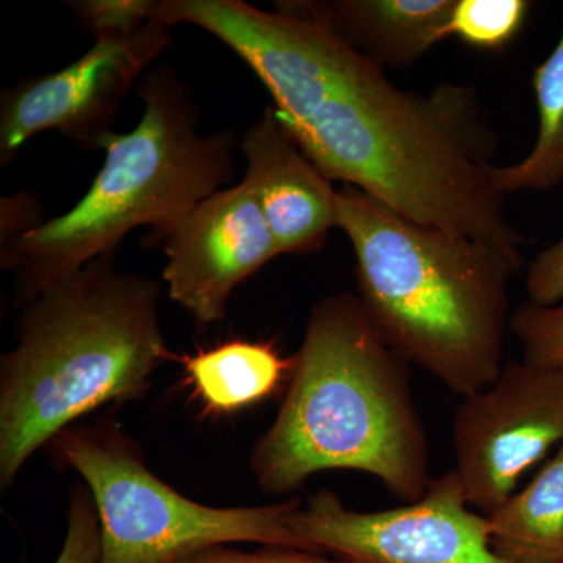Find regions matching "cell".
I'll return each mask as SVG.
<instances>
[{
  "label": "cell",
  "instance_id": "13",
  "mask_svg": "<svg viewBox=\"0 0 563 563\" xmlns=\"http://www.w3.org/2000/svg\"><path fill=\"white\" fill-rule=\"evenodd\" d=\"M490 544L507 563H563V444L523 490L487 515Z\"/></svg>",
  "mask_w": 563,
  "mask_h": 563
},
{
  "label": "cell",
  "instance_id": "11",
  "mask_svg": "<svg viewBox=\"0 0 563 563\" xmlns=\"http://www.w3.org/2000/svg\"><path fill=\"white\" fill-rule=\"evenodd\" d=\"M244 177L279 254H310L336 228L332 180L288 131L274 107L263 110L240 140Z\"/></svg>",
  "mask_w": 563,
  "mask_h": 563
},
{
  "label": "cell",
  "instance_id": "17",
  "mask_svg": "<svg viewBox=\"0 0 563 563\" xmlns=\"http://www.w3.org/2000/svg\"><path fill=\"white\" fill-rule=\"evenodd\" d=\"M509 331L523 347V362L540 368L563 369V303H523L510 317Z\"/></svg>",
  "mask_w": 563,
  "mask_h": 563
},
{
  "label": "cell",
  "instance_id": "22",
  "mask_svg": "<svg viewBox=\"0 0 563 563\" xmlns=\"http://www.w3.org/2000/svg\"><path fill=\"white\" fill-rule=\"evenodd\" d=\"M46 221L36 192L16 191L3 196L0 201V250L16 243Z\"/></svg>",
  "mask_w": 563,
  "mask_h": 563
},
{
  "label": "cell",
  "instance_id": "19",
  "mask_svg": "<svg viewBox=\"0 0 563 563\" xmlns=\"http://www.w3.org/2000/svg\"><path fill=\"white\" fill-rule=\"evenodd\" d=\"M102 532L90 488L77 483L70 488L68 526L60 554L54 563H101Z\"/></svg>",
  "mask_w": 563,
  "mask_h": 563
},
{
  "label": "cell",
  "instance_id": "8",
  "mask_svg": "<svg viewBox=\"0 0 563 563\" xmlns=\"http://www.w3.org/2000/svg\"><path fill=\"white\" fill-rule=\"evenodd\" d=\"M173 40V27L152 18L133 35L95 40L65 68L11 85L0 96V163L11 165L29 140L51 131L101 150L125 96Z\"/></svg>",
  "mask_w": 563,
  "mask_h": 563
},
{
  "label": "cell",
  "instance_id": "6",
  "mask_svg": "<svg viewBox=\"0 0 563 563\" xmlns=\"http://www.w3.org/2000/svg\"><path fill=\"white\" fill-rule=\"evenodd\" d=\"M49 446L90 488L101 521V563H176L220 543L309 550L291 531L299 499L257 507L192 501L151 472L118 422L70 426Z\"/></svg>",
  "mask_w": 563,
  "mask_h": 563
},
{
  "label": "cell",
  "instance_id": "14",
  "mask_svg": "<svg viewBox=\"0 0 563 563\" xmlns=\"http://www.w3.org/2000/svg\"><path fill=\"white\" fill-rule=\"evenodd\" d=\"M185 372L196 395L209 409L232 413L272 396L287 383L291 358H284L269 343L218 344L184 357Z\"/></svg>",
  "mask_w": 563,
  "mask_h": 563
},
{
  "label": "cell",
  "instance_id": "21",
  "mask_svg": "<svg viewBox=\"0 0 563 563\" xmlns=\"http://www.w3.org/2000/svg\"><path fill=\"white\" fill-rule=\"evenodd\" d=\"M529 301L539 306L563 302V239L540 252L526 274Z\"/></svg>",
  "mask_w": 563,
  "mask_h": 563
},
{
  "label": "cell",
  "instance_id": "5",
  "mask_svg": "<svg viewBox=\"0 0 563 563\" xmlns=\"http://www.w3.org/2000/svg\"><path fill=\"white\" fill-rule=\"evenodd\" d=\"M143 114L103 141L102 168L73 209L0 250L20 306L114 255L124 236L168 224L235 179V132H201L191 88L172 66H154L139 84Z\"/></svg>",
  "mask_w": 563,
  "mask_h": 563
},
{
  "label": "cell",
  "instance_id": "18",
  "mask_svg": "<svg viewBox=\"0 0 563 563\" xmlns=\"http://www.w3.org/2000/svg\"><path fill=\"white\" fill-rule=\"evenodd\" d=\"M157 0H73L69 10L95 40L129 36L152 20Z\"/></svg>",
  "mask_w": 563,
  "mask_h": 563
},
{
  "label": "cell",
  "instance_id": "7",
  "mask_svg": "<svg viewBox=\"0 0 563 563\" xmlns=\"http://www.w3.org/2000/svg\"><path fill=\"white\" fill-rule=\"evenodd\" d=\"M291 531L343 563H507L492 550L488 518L466 503L453 470L418 501L376 512L352 510L321 488L292 515Z\"/></svg>",
  "mask_w": 563,
  "mask_h": 563
},
{
  "label": "cell",
  "instance_id": "4",
  "mask_svg": "<svg viewBox=\"0 0 563 563\" xmlns=\"http://www.w3.org/2000/svg\"><path fill=\"white\" fill-rule=\"evenodd\" d=\"M162 295V282L122 272L106 255L22 306L16 343L0 361L2 490L80 418L144 398L172 358Z\"/></svg>",
  "mask_w": 563,
  "mask_h": 563
},
{
  "label": "cell",
  "instance_id": "12",
  "mask_svg": "<svg viewBox=\"0 0 563 563\" xmlns=\"http://www.w3.org/2000/svg\"><path fill=\"white\" fill-rule=\"evenodd\" d=\"M457 0H333L324 2L333 27L380 68L406 70L440 41Z\"/></svg>",
  "mask_w": 563,
  "mask_h": 563
},
{
  "label": "cell",
  "instance_id": "3",
  "mask_svg": "<svg viewBox=\"0 0 563 563\" xmlns=\"http://www.w3.org/2000/svg\"><path fill=\"white\" fill-rule=\"evenodd\" d=\"M335 211L384 342L461 398L487 388L504 366L521 254L412 220L351 185L336 190Z\"/></svg>",
  "mask_w": 563,
  "mask_h": 563
},
{
  "label": "cell",
  "instance_id": "2",
  "mask_svg": "<svg viewBox=\"0 0 563 563\" xmlns=\"http://www.w3.org/2000/svg\"><path fill=\"white\" fill-rule=\"evenodd\" d=\"M250 466L272 495H290L331 470L369 474L406 504L428 493V432L409 363L384 342L354 292L313 307L279 412Z\"/></svg>",
  "mask_w": 563,
  "mask_h": 563
},
{
  "label": "cell",
  "instance_id": "15",
  "mask_svg": "<svg viewBox=\"0 0 563 563\" xmlns=\"http://www.w3.org/2000/svg\"><path fill=\"white\" fill-rule=\"evenodd\" d=\"M539 109V136L525 161L496 166V187L504 196L523 190L544 191L563 180V31L550 57L533 70Z\"/></svg>",
  "mask_w": 563,
  "mask_h": 563
},
{
  "label": "cell",
  "instance_id": "10",
  "mask_svg": "<svg viewBox=\"0 0 563 563\" xmlns=\"http://www.w3.org/2000/svg\"><path fill=\"white\" fill-rule=\"evenodd\" d=\"M143 243L163 251L169 298L201 329L224 320L233 291L280 255L243 180L152 229Z\"/></svg>",
  "mask_w": 563,
  "mask_h": 563
},
{
  "label": "cell",
  "instance_id": "1",
  "mask_svg": "<svg viewBox=\"0 0 563 563\" xmlns=\"http://www.w3.org/2000/svg\"><path fill=\"white\" fill-rule=\"evenodd\" d=\"M158 0L154 20L210 33L261 79L332 181L426 224L521 254L493 165L499 141L470 85L404 91L333 27L324 2Z\"/></svg>",
  "mask_w": 563,
  "mask_h": 563
},
{
  "label": "cell",
  "instance_id": "20",
  "mask_svg": "<svg viewBox=\"0 0 563 563\" xmlns=\"http://www.w3.org/2000/svg\"><path fill=\"white\" fill-rule=\"evenodd\" d=\"M233 543L211 544L196 553L188 554L176 563H343L318 551L282 544H261L255 551L233 548Z\"/></svg>",
  "mask_w": 563,
  "mask_h": 563
},
{
  "label": "cell",
  "instance_id": "16",
  "mask_svg": "<svg viewBox=\"0 0 563 563\" xmlns=\"http://www.w3.org/2000/svg\"><path fill=\"white\" fill-rule=\"evenodd\" d=\"M529 10L526 0H457L446 36L474 49L501 51L517 38Z\"/></svg>",
  "mask_w": 563,
  "mask_h": 563
},
{
  "label": "cell",
  "instance_id": "9",
  "mask_svg": "<svg viewBox=\"0 0 563 563\" xmlns=\"http://www.w3.org/2000/svg\"><path fill=\"white\" fill-rule=\"evenodd\" d=\"M453 443L463 496L487 517L514 495L526 472L563 444V369L504 365L487 388L462 398Z\"/></svg>",
  "mask_w": 563,
  "mask_h": 563
}]
</instances>
